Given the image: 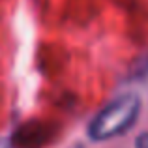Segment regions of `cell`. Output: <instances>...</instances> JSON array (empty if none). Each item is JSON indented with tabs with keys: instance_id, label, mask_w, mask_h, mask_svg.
Returning <instances> with one entry per match:
<instances>
[{
	"instance_id": "obj_1",
	"label": "cell",
	"mask_w": 148,
	"mask_h": 148,
	"mask_svg": "<svg viewBox=\"0 0 148 148\" xmlns=\"http://www.w3.org/2000/svg\"><path fill=\"white\" fill-rule=\"evenodd\" d=\"M141 101L135 94H124L105 105L98 114L92 118L88 126V135L92 141H111V139L124 135L135 122H137Z\"/></svg>"
},
{
	"instance_id": "obj_2",
	"label": "cell",
	"mask_w": 148,
	"mask_h": 148,
	"mask_svg": "<svg viewBox=\"0 0 148 148\" xmlns=\"http://www.w3.org/2000/svg\"><path fill=\"white\" fill-rule=\"evenodd\" d=\"M135 146H137V148H148V131H145V133L139 135L137 141H135Z\"/></svg>"
},
{
	"instance_id": "obj_3",
	"label": "cell",
	"mask_w": 148,
	"mask_h": 148,
	"mask_svg": "<svg viewBox=\"0 0 148 148\" xmlns=\"http://www.w3.org/2000/svg\"><path fill=\"white\" fill-rule=\"evenodd\" d=\"M0 148H8V143L4 139H0Z\"/></svg>"
}]
</instances>
